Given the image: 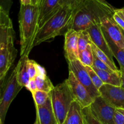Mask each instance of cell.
<instances>
[{
  "label": "cell",
  "instance_id": "6da1fadb",
  "mask_svg": "<svg viewBox=\"0 0 124 124\" xmlns=\"http://www.w3.org/2000/svg\"><path fill=\"white\" fill-rule=\"evenodd\" d=\"M15 31L8 11L0 8V86L2 87L18 51L14 46Z\"/></svg>",
  "mask_w": 124,
  "mask_h": 124
},
{
  "label": "cell",
  "instance_id": "7a4b0ae2",
  "mask_svg": "<svg viewBox=\"0 0 124 124\" xmlns=\"http://www.w3.org/2000/svg\"><path fill=\"white\" fill-rule=\"evenodd\" d=\"M115 8L99 0H83L76 8L72 29L77 31L87 30L93 25L101 24L106 17L113 16Z\"/></svg>",
  "mask_w": 124,
  "mask_h": 124
},
{
  "label": "cell",
  "instance_id": "3957f363",
  "mask_svg": "<svg viewBox=\"0 0 124 124\" xmlns=\"http://www.w3.org/2000/svg\"><path fill=\"white\" fill-rule=\"evenodd\" d=\"M76 8L62 6L59 11L38 31L33 47L44 42L50 41L56 36L65 35L72 29Z\"/></svg>",
  "mask_w": 124,
  "mask_h": 124
},
{
  "label": "cell",
  "instance_id": "277c9868",
  "mask_svg": "<svg viewBox=\"0 0 124 124\" xmlns=\"http://www.w3.org/2000/svg\"><path fill=\"white\" fill-rule=\"evenodd\" d=\"M39 6L21 4L19 14L21 57L29 56L38 31Z\"/></svg>",
  "mask_w": 124,
  "mask_h": 124
},
{
  "label": "cell",
  "instance_id": "5b68a950",
  "mask_svg": "<svg viewBox=\"0 0 124 124\" xmlns=\"http://www.w3.org/2000/svg\"><path fill=\"white\" fill-rule=\"evenodd\" d=\"M50 93L58 124H63L66 119L71 103L75 101L67 79L54 87Z\"/></svg>",
  "mask_w": 124,
  "mask_h": 124
},
{
  "label": "cell",
  "instance_id": "8992f818",
  "mask_svg": "<svg viewBox=\"0 0 124 124\" xmlns=\"http://www.w3.org/2000/svg\"><path fill=\"white\" fill-rule=\"evenodd\" d=\"M17 73L18 66L16 65L4 82L2 87H1L0 124H4L6 115L11 103L23 88V87L18 83Z\"/></svg>",
  "mask_w": 124,
  "mask_h": 124
},
{
  "label": "cell",
  "instance_id": "52a82bcc",
  "mask_svg": "<svg viewBox=\"0 0 124 124\" xmlns=\"http://www.w3.org/2000/svg\"><path fill=\"white\" fill-rule=\"evenodd\" d=\"M68 64L69 71H72L79 81L87 88L93 99L101 96L99 90L93 84L85 66L78 59L70 61Z\"/></svg>",
  "mask_w": 124,
  "mask_h": 124
},
{
  "label": "cell",
  "instance_id": "ba28073f",
  "mask_svg": "<svg viewBox=\"0 0 124 124\" xmlns=\"http://www.w3.org/2000/svg\"><path fill=\"white\" fill-rule=\"evenodd\" d=\"M90 107L94 116L103 124H115L114 114L116 108L110 105L101 96L96 98Z\"/></svg>",
  "mask_w": 124,
  "mask_h": 124
},
{
  "label": "cell",
  "instance_id": "9c48e42d",
  "mask_svg": "<svg viewBox=\"0 0 124 124\" xmlns=\"http://www.w3.org/2000/svg\"><path fill=\"white\" fill-rule=\"evenodd\" d=\"M67 79L75 96V101L81 105L82 108L90 106L94 99L91 96L87 88L76 78L72 71H69V77Z\"/></svg>",
  "mask_w": 124,
  "mask_h": 124
},
{
  "label": "cell",
  "instance_id": "30bf717a",
  "mask_svg": "<svg viewBox=\"0 0 124 124\" xmlns=\"http://www.w3.org/2000/svg\"><path fill=\"white\" fill-rule=\"evenodd\" d=\"M101 96L116 108H124V88L121 86L104 84L99 88Z\"/></svg>",
  "mask_w": 124,
  "mask_h": 124
},
{
  "label": "cell",
  "instance_id": "8fae6325",
  "mask_svg": "<svg viewBox=\"0 0 124 124\" xmlns=\"http://www.w3.org/2000/svg\"><path fill=\"white\" fill-rule=\"evenodd\" d=\"M59 0H42L39 4L38 30L61 8Z\"/></svg>",
  "mask_w": 124,
  "mask_h": 124
},
{
  "label": "cell",
  "instance_id": "7c38bea8",
  "mask_svg": "<svg viewBox=\"0 0 124 124\" xmlns=\"http://www.w3.org/2000/svg\"><path fill=\"white\" fill-rule=\"evenodd\" d=\"M79 32L71 29L65 35L64 52L67 62L78 59V38Z\"/></svg>",
  "mask_w": 124,
  "mask_h": 124
},
{
  "label": "cell",
  "instance_id": "4fadbf2b",
  "mask_svg": "<svg viewBox=\"0 0 124 124\" xmlns=\"http://www.w3.org/2000/svg\"><path fill=\"white\" fill-rule=\"evenodd\" d=\"M87 31L89 33L92 42L113 61V55L109 48L106 39L105 38L102 31L101 24H97L93 25L89 29H87Z\"/></svg>",
  "mask_w": 124,
  "mask_h": 124
},
{
  "label": "cell",
  "instance_id": "5bb4252c",
  "mask_svg": "<svg viewBox=\"0 0 124 124\" xmlns=\"http://www.w3.org/2000/svg\"><path fill=\"white\" fill-rule=\"evenodd\" d=\"M101 25L105 29L111 39L120 47L124 48V37L122 29L115 22L113 16L104 18L101 21Z\"/></svg>",
  "mask_w": 124,
  "mask_h": 124
},
{
  "label": "cell",
  "instance_id": "9a60e30c",
  "mask_svg": "<svg viewBox=\"0 0 124 124\" xmlns=\"http://www.w3.org/2000/svg\"><path fill=\"white\" fill-rule=\"evenodd\" d=\"M36 110V119L38 124H58L53 107L51 96L46 104L41 106H35Z\"/></svg>",
  "mask_w": 124,
  "mask_h": 124
},
{
  "label": "cell",
  "instance_id": "2e32d148",
  "mask_svg": "<svg viewBox=\"0 0 124 124\" xmlns=\"http://www.w3.org/2000/svg\"><path fill=\"white\" fill-rule=\"evenodd\" d=\"M64 124H86L82 108L76 101L71 103Z\"/></svg>",
  "mask_w": 124,
  "mask_h": 124
},
{
  "label": "cell",
  "instance_id": "e0dca14e",
  "mask_svg": "<svg viewBox=\"0 0 124 124\" xmlns=\"http://www.w3.org/2000/svg\"><path fill=\"white\" fill-rule=\"evenodd\" d=\"M28 60H29V56H24L21 57L20 59L17 64L18 81L19 84L23 87H26L27 84L30 80L27 69Z\"/></svg>",
  "mask_w": 124,
  "mask_h": 124
},
{
  "label": "cell",
  "instance_id": "ac0fdd59",
  "mask_svg": "<svg viewBox=\"0 0 124 124\" xmlns=\"http://www.w3.org/2000/svg\"><path fill=\"white\" fill-rule=\"evenodd\" d=\"M102 31L104 34L105 38L106 39L107 42L108 44L109 48L112 53L114 57L116 58L117 61L119 64L121 68L124 70V48H121L117 44H116L112 39L108 33L105 30L104 27L102 26Z\"/></svg>",
  "mask_w": 124,
  "mask_h": 124
},
{
  "label": "cell",
  "instance_id": "d6986e66",
  "mask_svg": "<svg viewBox=\"0 0 124 124\" xmlns=\"http://www.w3.org/2000/svg\"><path fill=\"white\" fill-rule=\"evenodd\" d=\"M92 67L99 75L104 84L113 85L115 86H121V73L120 70L118 71H115L113 72H108L104 70H99L94 67Z\"/></svg>",
  "mask_w": 124,
  "mask_h": 124
},
{
  "label": "cell",
  "instance_id": "ffe728a7",
  "mask_svg": "<svg viewBox=\"0 0 124 124\" xmlns=\"http://www.w3.org/2000/svg\"><path fill=\"white\" fill-rule=\"evenodd\" d=\"M34 79L38 90L50 93L54 88L49 78L46 75V73L38 75Z\"/></svg>",
  "mask_w": 124,
  "mask_h": 124
},
{
  "label": "cell",
  "instance_id": "44dd1931",
  "mask_svg": "<svg viewBox=\"0 0 124 124\" xmlns=\"http://www.w3.org/2000/svg\"><path fill=\"white\" fill-rule=\"evenodd\" d=\"M91 46H92V50H93V52L96 55L98 56V58H99L100 60H101L102 61L105 62L107 65H108L113 70L116 71H119L120 70H119L117 68V67L115 65L114 61H113L105 53H104L102 50L100 49L99 48H98L93 42L91 43Z\"/></svg>",
  "mask_w": 124,
  "mask_h": 124
},
{
  "label": "cell",
  "instance_id": "7402d4cb",
  "mask_svg": "<svg viewBox=\"0 0 124 124\" xmlns=\"http://www.w3.org/2000/svg\"><path fill=\"white\" fill-rule=\"evenodd\" d=\"M93 58L94 54L91 44L88 45L84 50L79 53L78 59L85 66H93Z\"/></svg>",
  "mask_w": 124,
  "mask_h": 124
},
{
  "label": "cell",
  "instance_id": "603a6c76",
  "mask_svg": "<svg viewBox=\"0 0 124 124\" xmlns=\"http://www.w3.org/2000/svg\"><path fill=\"white\" fill-rule=\"evenodd\" d=\"M27 69L30 79H34L38 75L44 73L46 70L33 60L29 59L27 61Z\"/></svg>",
  "mask_w": 124,
  "mask_h": 124
},
{
  "label": "cell",
  "instance_id": "cb8c5ba5",
  "mask_svg": "<svg viewBox=\"0 0 124 124\" xmlns=\"http://www.w3.org/2000/svg\"><path fill=\"white\" fill-rule=\"evenodd\" d=\"M79 32V35L78 38V50L79 53L80 52L84 50L88 45L91 44L92 41L87 30H83Z\"/></svg>",
  "mask_w": 124,
  "mask_h": 124
},
{
  "label": "cell",
  "instance_id": "d4e9b609",
  "mask_svg": "<svg viewBox=\"0 0 124 124\" xmlns=\"http://www.w3.org/2000/svg\"><path fill=\"white\" fill-rule=\"evenodd\" d=\"M35 101V106H41L44 105L47 101L49 97L50 96V93L44 91L37 90L33 93H31Z\"/></svg>",
  "mask_w": 124,
  "mask_h": 124
},
{
  "label": "cell",
  "instance_id": "484cf974",
  "mask_svg": "<svg viewBox=\"0 0 124 124\" xmlns=\"http://www.w3.org/2000/svg\"><path fill=\"white\" fill-rule=\"evenodd\" d=\"M82 113L85 120L86 124H103L94 116L90 106L82 108Z\"/></svg>",
  "mask_w": 124,
  "mask_h": 124
},
{
  "label": "cell",
  "instance_id": "4316f807",
  "mask_svg": "<svg viewBox=\"0 0 124 124\" xmlns=\"http://www.w3.org/2000/svg\"><path fill=\"white\" fill-rule=\"evenodd\" d=\"M85 67L87 69V71L89 74L90 77L93 84L98 90H99V88L104 85V82H102L99 75L96 73V72L94 71V69L92 67L85 66Z\"/></svg>",
  "mask_w": 124,
  "mask_h": 124
},
{
  "label": "cell",
  "instance_id": "83f0119b",
  "mask_svg": "<svg viewBox=\"0 0 124 124\" xmlns=\"http://www.w3.org/2000/svg\"><path fill=\"white\" fill-rule=\"evenodd\" d=\"M93 54H94V58H93V66L92 67H94L96 68V69H99V70L108 71V72H113V71H115L114 70H113L108 65H107L105 62H104L102 61L101 60H100L94 53H93Z\"/></svg>",
  "mask_w": 124,
  "mask_h": 124
},
{
  "label": "cell",
  "instance_id": "f1b7e54d",
  "mask_svg": "<svg viewBox=\"0 0 124 124\" xmlns=\"http://www.w3.org/2000/svg\"><path fill=\"white\" fill-rule=\"evenodd\" d=\"M114 121L115 124H124V108H116Z\"/></svg>",
  "mask_w": 124,
  "mask_h": 124
},
{
  "label": "cell",
  "instance_id": "f546056e",
  "mask_svg": "<svg viewBox=\"0 0 124 124\" xmlns=\"http://www.w3.org/2000/svg\"><path fill=\"white\" fill-rule=\"evenodd\" d=\"M83 0H59L62 6L69 7L72 8H76L82 2Z\"/></svg>",
  "mask_w": 124,
  "mask_h": 124
},
{
  "label": "cell",
  "instance_id": "4dcf8cb0",
  "mask_svg": "<svg viewBox=\"0 0 124 124\" xmlns=\"http://www.w3.org/2000/svg\"><path fill=\"white\" fill-rule=\"evenodd\" d=\"M113 18L115 22L117 23V25L121 28V29L124 30V19L123 18L120 16L116 12H115V13L113 15Z\"/></svg>",
  "mask_w": 124,
  "mask_h": 124
},
{
  "label": "cell",
  "instance_id": "1f68e13d",
  "mask_svg": "<svg viewBox=\"0 0 124 124\" xmlns=\"http://www.w3.org/2000/svg\"><path fill=\"white\" fill-rule=\"evenodd\" d=\"M25 87H26L27 89L29 90L31 93H33L34 92H35V91L38 90L37 86H36L35 79H30V81H29V82H28V84H27Z\"/></svg>",
  "mask_w": 124,
  "mask_h": 124
},
{
  "label": "cell",
  "instance_id": "d6a6232c",
  "mask_svg": "<svg viewBox=\"0 0 124 124\" xmlns=\"http://www.w3.org/2000/svg\"><path fill=\"white\" fill-rule=\"evenodd\" d=\"M115 12H116L124 19V7L122 8H119V9H115Z\"/></svg>",
  "mask_w": 124,
  "mask_h": 124
},
{
  "label": "cell",
  "instance_id": "836d02e7",
  "mask_svg": "<svg viewBox=\"0 0 124 124\" xmlns=\"http://www.w3.org/2000/svg\"><path fill=\"white\" fill-rule=\"evenodd\" d=\"M121 71V87L124 88V70L122 68L120 69Z\"/></svg>",
  "mask_w": 124,
  "mask_h": 124
},
{
  "label": "cell",
  "instance_id": "e575fe53",
  "mask_svg": "<svg viewBox=\"0 0 124 124\" xmlns=\"http://www.w3.org/2000/svg\"><path fill=\"white\" fill-rule=\"evenodd\" d=\"M21 4H31V0H20Z\"/></svg>",
  "mask_w": 124,
  "mask_h": 124
},
{
  "label": "cell",
  "instance_id": "d590c367",
  "mask_svg": "<svg viewBox=\"0 0 124 124\" xmlns=\"http://www.w3.org/2000/svg\"><path fill=\"white\" fill-rule=\"evenodd\" d=\"M40 0H31V4L34 6H39Z\"/></svg>",
  "mask_w": 124,
  "mask_h": 124
},
{
  "label": "cell",
  "instance_id": "8d00e7d4",
  "mask_svg": "<svg viewBox=\"0 0 124 124\" xmlns=\"http://www.w3.org/2000/svg\"><path fill=\"white\" fill-rule=\"evenodd\" d=\"M99 1H101V2H103V3L104 4H110L108 3V2H107V1H106V0H99Z\"/></svg>",
  "mask_w": 124,
  "mask_h": 124
},
{
  "label": "cell",
  "instance_id": "74e56055",
  "mask_svg": "<svg viewBox=\"0 0 124 124\" xmlns=\"http://www.w3.org/2000/svg\"><path fill=\"white\" fill-rule=\"evenodd\" d=\"M34 124H38V122H37V121H35V123H34Z\"/></svg>",
  "mask_w": 124,
  "mask_h": 124
},
{
  "label": "cell",
  "instance_id": "f35d334b",
  "mask_svg": "<svg viewBox=\"0 0 124 124\" xmlns=\"http://www.w3.org/2000/svg\"><path fill=\"white\" fill-rule=\"evenodd\" d=\"M122 33H123V35H124V30H122Z\"/></svg>",
  "mask_w": 124,
  "mask_h": 124
},
{
  "label": "cell",
  "instance_id": "ab89813d",
  "mask_svg": "<svg viewBox=\"0 0 124 124\" xmlns=\"http://www.w3.org/2000/svg\"><path fill=\"white\" fill-rule=\"evenodd\" d=\"M42 1V0H40V3H41V1Z\"/></svg>",
  "mask_w": 124,
  "mask_h": 124
},
{
  "label": "cell",
  "instance_id": "60d3db41",
  "mask_svg": "<svg viewBox=\"0 0 124 124\" xmlns=\"http://www.w3.org/2000/svg\"></svg>",
  "mask_w": 124,
  "mask_h": 124
}]
</instances>
